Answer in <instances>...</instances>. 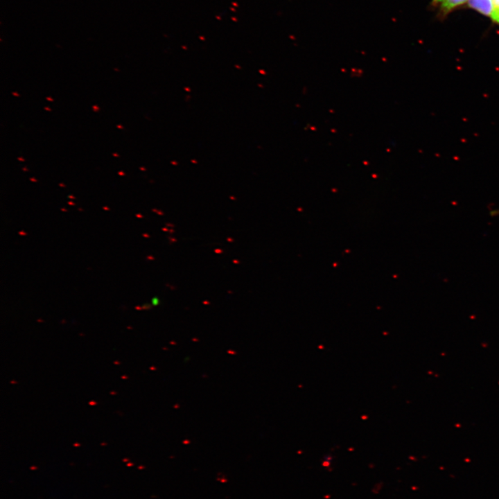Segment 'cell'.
Wrapping results in <instances>:
<instances>
[{
    "label": "cell",
    "instance_id": "obj_4",
    "mask_svg": "<svg viewBox=\"0 0 499 499\" xmlns=\"http://www.w3.org/2000/svg\"><path fill=\"white\" fill-rule=\"evenodd\" d=\"M489 215L491 217H496L499 216V209H496L490 211Z\"/></svg>",
    "mask_w": 499,
    "mask_h": 499
},
{
    "label": "cell",
    "instance_id": "obj_2",
    "mask_svg": "<svg viewBox=\"0 0 499 499\" xmlns=\"http://www.w3.org/2000/svg\"><path fill=\"white\" fill-rule=\"evenodd\" d=\"M467 6L486 17H493L494 8L492 0H469Z\"/></svg>",
    "mask_w": 499,
    "mask_h": 499
},
{
    "label": "cell",
    "instance_id": "obj_5",
    "mask_svg": "<svg viewBox=\"0 0 499 499\" xmlns=\"http://www.w3.org/2000/svg\"><path fill=\"white\" fill-rule=\"evenodd\" d=\"M152 304H153L154 306H156V305L158 304L159 300H158V299H157V297H155V298H153V299H152Z\"/></svg>",
    "mask_w": 499,
    "mask_h": 499
},
{
    "label": "cell",
    "instance_id": "obj_6",
    "mask_svg": "<svg viewBox=\"0 0 499 499\" xmlns=\"http://www.w3.org/2000/svg\"><path fill=\"white\" fill-rule=\"evenodd\" d=\"M497 24H499V20L498 21Z\"/></svg>",
    "mask_w": 499,
    "mask_h": 499
},
{
    "label": "cell",
    "instance_id": "obj_3",
    "mask_svg": "<svg viewBox=\"0 0 499 499\" xmlns=\"http://www.w3.org/2000/svg\"><path fill=\"white\" fill-rule=\"evenodd\" d=\"M494 12L492 17L493 21L497 23L499 20V0H492Z\"/></svg>",
    "mask_w": 499,
    "mask_h": 499
},
{
    "label": "cell",
    "instance_id": "obj_1",
    "mask_svg": "<svg viewBox=\"0 0 499 499\" xmlns=\"http://www.w3.org/2000/svg\"><path fill=\"white\" fill-rule=\"evenodd\" d=\"M469 0H432V6L437 8L439 12L445 16L457 7L468 2Z\"/></svg>",
    "mask_w": 499,
    "mask_h": 499
}]
</instances>
